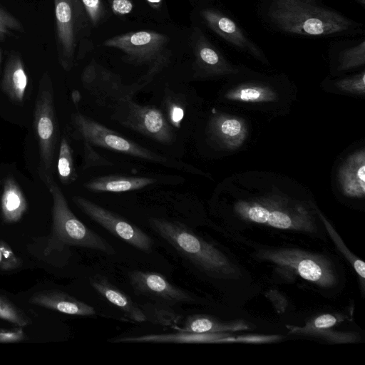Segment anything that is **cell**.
Wrapping results in <instances>:
<instances>
[{"label": "cell", "instance_id": "20", "mask_svg": "<svg viewBox=\"0 0 365 365\" xmlns=\"http://www.w3.org/2000/svg\"><path fill=\"white\" fill-rule=\"evenodd\" d=\"M217 333H193L180 331L172 334H146L138 336H125L109 340L113 343H206L217 342L221 337Z\"/></svg>", "mask_w": 365, "mask_h": 365}, {"label": "cell", "instance_id": "16", "mask_svg": "<svg viewBox=\"0 0 365 365\" xmlns=\"http://www.w3.org/2000/svg\"><path fill=\"white\" fill-rule=\"evenodd\" d=\"M30 303L70 315L90 317L96 314L93 307L58 289L36 292L31 296Z\"/></svg>", "mask_w": 365, "mask_h": 365}, {"label": "cell", "instance_id": "30", "mask_svg": "<svg viewBox=\"0 0 365 365\" xmlns=\"http://www.w3.org/2000/svg\"><path fill=\"white\" fill-rule=\"evenodd\" d=\"M89 21L93 25H98L105 14V9L101 0H80Z\"/></svg>", "mask_w": 365, "mask_h": 365}, {"label": "cell", "instance_id": "36", "mask_svg": "<svg viewBox=\"0 0 365 365\" xmlns=\"http://www.w3.org/2000/svg\"><path fill=\"white\" fill-rule=\"evenodd\" d=\"M168 115L172 123L179 125L184 115L183 108L177 103H171L168 106Z\"/></svg>", "mask_w": 365, "mask_h": 365}, {"label": "cell", "instance_id": "27", "mask_svg": "<svg viewBox=\"0 0 365 365\" xmlns=\"http://www.w3.org/2000/svg\"><path fill=\"white\" fill-rule=\"evenodd\" d=\"M212 129L215 135L228 138L238 135L242 131V125L235 118H215L212 122Z\"/></svg>", "mask_w": 365, "mask_h": 365}, {"label": "cell", "instance_id": "38", "mask_svg": "<svg viewBox=\"0 0 365 365\" xmlns=\"http://www.w3.org/2000/svg\"><path fill=\"white\" fill-rule=\"evenodd\" d=\"M147 3L155 9L162 8L163 0H145Z\"/></svg>", "mask_w": 365, "mask_h": 365}, {"label": "cell", "instance_id": "4", "mask_svg": "<svg viewBox=\"0 0 365 365\" xmlns=\"http://www.w3.org/2000/svg\"><path fill=\"white\" fill-rule=\"evenodd\" d=\"M71 119L78 138L83 142H86L93 146L104 148L186 172H197L195 168L188 164L155 153L118 135L83 114L76 113L72 115Z\"/></svg>", "mask_w": 365, "mask_h": 365}, {"label": "cell", "instance_id": "15", "mask_svg": "<svg viewBox=\"0 0 365 365\" xmlns=\"http://www.w3.org/2000/svg\"><path fill=\"white\" fill-rule=\"evenodd\" d=\"M244 218L279 229L313 230L309 220L304 215L291 213L282 209L257 204H242L237 208Z\"/></svg>", "mask_w": 365, "mask_h": 365}, {"label": "cell", "instance_id": "3", "mask_svg": "<svg viewBox=\"0 0 365 365\" xmlns=\"http://www.w3.org/2000/svg\"><path fill=\"white\" fill-rule=\"evenodd\" d=\"M152 229L196 267L213 277L231 273L227 258L214 246L179 222L151 217Z\"/></svg>", "mask_w": 365, "mask_h": 365}, {"label": "cell", "instance_id": "13", "mask_svg": "<svg viewBox=\"0 0 365 365\" xmlns=\"http://www.w3.org/2000/svg\"><path fill=\"white\" fill-rule=\"evenodd\" d=\"M190 40L195 76L205 77L237 72L200 27L194 28Z\"/></svg>", "mask_w": 365, "mask_h": 365}, {"label": "cell", "instance_id": "6", "mask_svg": "<svg viewBox=\"0 0 365 365\" xmlns=\"http://www.w3.org/2000/svg\"><path fill=\"white\" fill-rule=\"evenodd\" d=\"M53 3L58 59L62 68L68 71L75 63L87 15L80 0H53Z\"/></svg>", "mask_w": 365, "mask_h": 365}, {"label": "cell", "instance_id": "22", "mask_svg": "<svg viewBox=\"0 0 365 365\" xmlns=\"http://www.w3.org/2000/svg\"><path fill=\"white\" fill-rule=\"evenodd\" d=\"M331 53L339 71H347L365 63V40L331 44Z\"/></svg>", "mask_w": 365, "mask_h": 365}, {"label": "cell", "instance_id": "26", "mask_svg": "<svg viewBox=\"0 0 365 365\" xmlns=\"http://www.w3.org/2000/svg\"><path fill=\"white\" fill-rule=\"evenodd\" d=\"M0 319L19 327H25L31 323V319L20 309L1 296H0Z\"/></svg>", "mask_w": 365, "mask_h": 365}, {"label": "cell", "instance_id": "31", "mask_svg": "<svg viewBox=\"0 0 365 365\" xmlns=\"http://www.w3.org/2000/svg\"><path fill=\"white\" fill-rule=\"evenodd\" d=\"M365 84V72L363 71L351 78H345L336 81V85L343 90L347 91L364 93Z\"/></svg>", "mask_w": 365, "mask_h": 365}, {"label": "cell", "instance_id": "1", "mask_svg": "<svg viewBox=\"0 0 365 365\" xmlns=\"http://www.w3.org/2000/svg\"><path fill=\"white\" fill-rule=\"evenodd\" d=\"M258 14L269 29L292 36H348L364 32L361 24L320 0H261Z\"/></svg>", "mask_w": 365, "mask_h": 365}, {"label": "cell", "instance_id": "29", "mask_svg": "<svg viewBox=\"0 0 365 365\" xmlns=\"http://www.w3.org/2000/svg\"><path fill=\"white\" fill-rule=\"evenodd\" d=\"M83 169L96 166L111 165L112 163L95 151L93 145L83 142Z\"/></svg>", "mask_w": 365, "mask_h": 365}, {"label": "cell", "instance_id": "2", "mask_svg": "<svg viewBox=\"0 0 365 365\" xmlns=\"http://www.w3.org/2000/svg\"><path fill=\"white\" fill-rule=\"evenodd\" d=\"M40 176L53 199L51 234L44 255L63 251L68 247H85L108 255L115 254V249L106 239L88 227L72 212L50 172L41 167Z\"/></svg>", "mask_w": 365, "mask_h": 365}, {"label": "cell", "instance_id": "33", "mask_svg": "<svg viewBox=\"0 0 365 365\" xmlns=\"http://www.w3.org/2000/svg\"><path fill=\"white\" fill-rule=\"evenodd\" d=\"M26 336L23 327L14 329L0 328V343H15L24 340Z\"/></svg>", "mask_w": 365, "mask_h": 365}, {"label": "cell", "instance_id": "40", "mask_svg": "<svg viewBox=\"0 0 365 365\" xmlns=\"http://www.w3.org/2000/svg\"><path fill=\"white\" fill-rule=\"evenodd\" d=\"M7 34H10L0 29V42L5 39Z\"/></svg>", "mask_w": 365, "mask_h": 365}, {"label": "cell", "instance_id": "37", "mask_svg": "<svg viewBox=\"0 0 365 365\" xmlns=\"http://www.w3.org/2000/svg\"><path fill=\"white\" fill-rule=\"evenodd\" d=\"M336 322V319L335 317L331 314H324L314 320V325L317 329H326L334 326Z\"/></svg>", "mask_w": 365, "mask_h": 365}, {"label": "cell", "instance_id": "9", "mask_svg": "<svg viewBox=\"0 0 365 365\" xmlns=\"http://www.w3.org/2000/svg\"><path fill=\"white\" fill-rule=\"evenodd\" d=\"M72 200L86 215L113 235L143 252L152 251V238L134 224L83 197L73 196Z\"/></svg>", "mask_w": 365, "mask_h": 365}, {"label": "cell", "instance_id": "24", "mask_svg": "<svg viewBox=\"0 0 365 365\" xmlns=\"http://www.w3.org/2000/svg\"><path fill=\"white\" fill-rule=\"evenodd\" d=\"M57 170L60 181L63 185H69L77 179L73 151L66 136H62L61 139Z\"/></svg>", "mask_w": 365, "mask_h": 365}, {"label": "cell", "instance_id": "34", "mask_svg": "<svg viewBox=\"0 0 365 365\" xmlns=\"http://www.w3.org/2000/svg\"><path fill=\"white\" fill-rule=\"evenodd\" d=\"M237 91L235 98H238L242 101H257L264 97V94L262 92L263 91L262 89L255 87L243 88Z\"/></svg>", "mask_w": 365, "mask_h": 365}, {"label": "cell", "instance_id": "28", "mask_svg": "<svg viewBox=\"0 0 365 365\" xmlns=\"http://www.w3.org/2000/svg\"><path fill=\"white\" fill-rule=\"evenodd\" d=\"M21 259L14 252L11 247L0 240V269L11 271L21 267Z\"/></svg>", "mask_w": 365, "mask_h": 365}, {"label": "cell", "instance_id": "19", "mask_svg": "<svg viewBox=\"0 0 365 365\" xmlns=\"http://www.w3.org/2000/svg\"><path fill=\"white\" fill-rule=\"evenodd\" d=\"M158 180L152 177L105 175L91 179L83 187L95 192H122L142 189L155 184Z\"/></svg>", "mask_w": 365, "mask_h": 365}, {"label": "cell", "instance_id": "39", "mask_svg": "<svg viewBox=\"0 0 365 365\" xmlns=\"http://www.w3.org/2000/svg\"><path fill=\"white\" fill-rule=\"evenodd\" d=\"M72 99L75 103H78L80 101V93L77 91H74L72 93Z\"/></svg>", "mask_w": 365, "mask_h": 365}, {"label": "cell", "instance_id": "18", "mask_svg": "<svg viewBox=\"0 0 365 365\" xmlns=\"http://www.w3.org/2000/svg\"><path fill=\"white\" fill-rule=\"evenodd\" d=\"M28 82V75L21 56L16 52L11 53L4 66L1 89L13 101L22 103Z\"/></svg>", "mask_w": 365, "mask_h": 365}, {"label": "cell", "instance_id": "11", "mask_svg": "<svg viewBox=\"0 0 365 365\" xmlns=\"http://www.w3.org/2000/svg\"><path fill=\"white\" fill-rule=\"evenodd\" d=\"M264 257L319 285L330 287L336 282L331 264L324 258L294 250L269 251Z\"/></svg>", "mask_w": 365, "mask_h": 365}, {"label": "cell", "instance_id": "10", "mask_svg": "<svg viewBox=\"0 0 365 365\" xmlns=\"http://www.w3.org/2000/svg\"><path fill=\"white\" fill-rule=\"evenodd\" d=\"M150 81L145 78L132 85L123 83L120 78L96 64H90L83 71L82 82L100 102L117 106L132 99L134 95Z\"/></svg>", "mask_w": 365, "mask_h": 365}, {"label": "cell", "instance_id": "25", "mask_svg": "<svg viewBox=\"0 0 365 365\" xmlns=\"http://www.w3.org/2000/svg\"><path fill=\"white\" fill-rule=\"evenodd\" d=\"M232 329L234 328L222 324L208 316L194 314L186 318L181 331L193 333H217Z\"/></svg>", "mask_w": 365, "mask_h": 365}, {"label": "cell", "instance_id": "21", "mask_svg": "<svg viewBox=\"0 0 365 365\" xmlns=\"http://www.w3.org/2000/svg\"><path fill=\"white\" fill-rule=\"evenodd\" d=\"M28 204L18 183L12 178H6L1 197V212L6 223L19 222L27 210Z\"/></svg>", "mask_w": 365, "mask_h": 365}, {"label": "cell", "instance_id": "17", "mask_svg": "<svg viewBox=\"0 0 365 365\" xmlns=\"http://www.w3.org/2000/svg\"><path fill=\"white\" fill-rule=\"evenodd\" d=\"M89 283L98 294L119 309L129 319L137 322L146 321L147 317L138 305L105 277L93 276L89 278Z\"/></svg>", "mask_w": 365, "mask_h": 365}, {"label": "cell", "instance_id": "42", "mask_svg": "<svg viewBox=\"0 0 365 365\" xmlns=\"http://www.w3.org/2000/svg\"><path fill=\"white\" fill-rule=\"evenodd\" d=\"M1 60H2V55H1V48H0V71H1Z\"/></svg>", "mask_w": 365, "mask_h": 365}, {"label": "cell", "instance_id": "8", "mask_svg": "<svg viewBox=\"0 0 365 365\" xmlns=\"http://www.w3.org/2000/svg\"><path fill=\"white\" fill-rule=\"evenodd\" d=\"M115 108L114 116L123 126L161 143L174 141L172 127L159 109L140 105L132 99L121 102Z\"/></svg>", "mask_w": 365, "mask_h": 365}, {"label": "cell", "instance_id": "12", "mask_svg": "<svg viewBox=\"0 0 365 365\" xmlns=\"http://www.w3.org/2000/svg\"><path fill=\"white\" fill-rule=\"evenodd\" d=\"M200 15L207 27L233 48L262 62L267 63L263 51L232 17L211 7L200 9Z\"/></svg>", "mask_w": 365, "mask_h": 365}, {"label": "cell", "instance_id": "35", "mask_svg": "<svg viewBox=\"0 0 365 365\" xmlns=\"http://www.w3.org/2000/svg\"><path fill=\"white\" fill-rule=\"evenodd\" d=\"M110 6L114 14L124 16L133 11V4L130 0H112Z\"/></svg>", "mask_w": 365, "mask_h": 365}, {"label": "cell", "instance_id": "23", "mask_svg": "<svg viewBox=\"0 0 365 365\" xmlns=\"http://www.w3.org/2000/svg\"><path fill=\"white\" fill-rule=\"evenodd\" d=\"M341 176L344 190L347 195L361 197L365 190L364 155L357 154L344 167Z\"/></svg>", "mask_w": 365, "mask_h": 365}, {"label": "cell", "instance_id": "41", "mask_svg": "<svg viewBox=\"0 0 365 365\" xmlns=\"http://www.w3.org/2000/svg\"><path fill=\"white\" fill-rule=\"evenodd\" d=\"M355 1H356L358 3H359L362 6H365V0H355Z\"/></svg>", "mask_w": 365, "mask_h": 365}, {"label": "cell", "instance_id": "14", "mask_svg": "<svg viewBox=\"0 0 365 365\" xmlns=\"http://www.w3.org/2000/svg\"><path fill=\"white\" fill-rule=\"evenodd\" d=\"M128 277L131 286L140 294L173 304L191 303L194 301L187 292L171 284L160 273L133 271L128 273Z\"/></svg>", "mask_w": 365, "mask_h": 365}, {"label": "cell", "instance_id": "5", "mask_svg": "<svg viewBox=\"0 0 365 365\" xmlns=\"http://www.w3.org/2000/svg\"><path fill=\"white\" fill-rule=\"evenodd\" d=\"M168 42L164 34L145 30L115 36L106 40L103 45L121 51L128 61L148 65L145 78L150 80L168 62Z\"/></svg>", "mask_w": 365, "mask_h": 365}, {"label": "cell", "instance_id": "7", "mask_svg": "<svg viewBox=\"0 0 365 365\" xmlns=\"http://www.w3.org/2000/svg\"><path fill=\"white\" fill-rule=\"evenodd\" d=\"M34 128L38 142L41 168L50 172L58 136L54 109L53 91L49 75L44 73L39 87L34 112Z\"/></svg>", "mask_w": 365, "mask_h": 365}, {"label": "cell", "instance_id": "32", "mask_svg": "<svg viewBox=\"0 0 365 365\" xmlns=\"http://www.w3.org/2000/svg\"><path fill=\"white\" fill-rule=\"evenodd\" d=\"M0 29L11 34V31L24 32L21 21L0 6Z\"/></svg>", "mask_w": 365, "mask_h": 365}]
</instances>
